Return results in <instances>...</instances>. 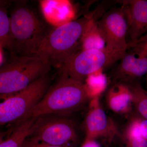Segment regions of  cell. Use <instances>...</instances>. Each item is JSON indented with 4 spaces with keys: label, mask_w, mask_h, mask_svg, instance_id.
<instances>
[{
    "label": "cell",
    "mask_w": 147,
    "mask_h": 147,
    "mask_svg": "<svg viewBox=\"0 0 147 147\" xmlns=\"http://www.w3.org/2000/svg\"><path fill=\"white\" fill-rule=\"evenodd\" d=\"M79 147H102L97 139L85 138L84 142Z\"/></svg>",
    "instance_id": "cell-23"
},
{
    "label": "cell",
    "mask_w": 147,
    "mask_h": 147,
    "mask_svg": "<svg viewBox=\"0 0 147 147\" xmlns=\"http://www.w3.org/2000/svg\"><path fill=\"white\" fill-rule=\"evenodd\" d=\"M126 52L102 50H79L60 67L61 74L82 83L88 76L120 60Z\"/></svg>",
    "instance_id": "cell-6"
},
{
    "label": "cell",
    "mask_w": 147,
    "mask_h": 147,
    "mask_svg": "<svg viewBox=\"0 0 147 147\" xmlns=\"http://www.w3.org/2000/svg\"><path fill=\"white\" fill-rule=\"evenodd\" d=\"M133 117L137 123L140 134L147 141V120L142 118L137 114Z\"/></svg>",
    "instance_id": "cell-20"
},
{
    "label": "cell",
    "mask_w": 147,
    "mask_h": 147,
    "mask_svg": "<svg viewBox=\"0 0 147 147\" xmlns=\"http://www.w3.org/2000/svg\"><path fill=\"white\" fill-rule=\"evenodd\" d=\"M2 56L1 54V51H0V62H1V61Z\"/></svg>",
    "instance_id": "cell-26"
},
{
    "label": "cell",
    "mask_w": 147,
    "mask_h": 147,
    "mask_svg": "<svg viewBox=\"0 0 147 147\" xmlns=\"http://www.w3.org/2000/svg\"><path fill=\"white\" fill-rule=\"evenodd\" d=\"M28 137L62 147H75L79 140L74 123L59 115L35 118Z\"/></svg>",
    "instance_id": "cell-7"
},
{
    "label": "cell",
    "mask_w": 147,
    "mask_h": 147,
    "mask_svg": "<svg viewBox=\"0 0 147 147\" xmlns=\"http://www.w3.org/2000/svg\"><path fill=\"white\" fill-rule=\"evenodd\" d=\"M96 22L104 36L107 49L111 51L126 52L128 47L126 40L128 20L123 6L106 11Z\"/></svg>",
    "instance_id": "cell-8"
},
{
    "label": "cell",
    "mask_w": 147,
    "mask_h": 147,
    "mask_svg": "<svg viewBox=\"0 0 147 147\" xmlns=\"http://www.w3.org/2000/svg\"><path fill=\"white\" fill-rule=\"evenodd\" d=\"M9 17L12 56L36 55L50 32L47 26L34 11L21 2L13 5Z\"/></svg>",
    "instance_id": "cell-2"
},
{
    "label": "cell",
    "mask_w": 147,
    "mask_h": 147,
    "mask_svg": "<svg viewBox=\"0 0 147 147\" xmlns=\"http://www.w3.org/2000/svg\"><path fill=\"white\" fill-rule=\"evenodd\" d=\"M131 92L132 102L136 113L142 118L147 120V91L138 80L125 82Z\"/></svg>",
    "instance_id": "cell-16"
},
{
    "label": "cell",
    "mask_w": 147,
    "mask_h": 147,
    "mask_svg": "<svg viewBox=\"0 0 147 147\" xmlns=\"http://www.w3.org/2000/svg\"><path fill=\"white\" fill-rule=\"evenodd\" d=\"M120 61L113 74V81L117 83L138 80L147 74V56L126 52Z\"/></svg>",
    "instance_id": "cell-11"
},
{
    "label": "cell",
    "mask_w": 147,
    "mask_h": 147,
    "mask_svg": "<svg viewBox=\"0 0 147 147\" xmlns=\"http://www.w3.org/2000/svg\"><path fill=\"white\" fill-rule=\"evenodd\" d=\"M40 5L45 18L52 25L58 27L71 21L73 11L69 2L43 1Z\"/></svg>",
    "instance_id": "cell-13"
},
{
    "label": "cell",
    "mask_w": 147,
    "mask_h": 147,
    "mask_svg": "<svg viewBox=\"0 0 147 147\" xmlns=\"http://www.w3.org/2000/svg\"><path fill=\"white\" fill-rule=\"evenodd\" d=\"M106 102L108 108L117 114L130 113L133 105L131 92L125 83L118 82L107 92Z\"/></svg>",
    "instance_id": "cell-12"
},
{
    "label": "cell",
    "mask_w": 147,
    "mask_h": 147,
    "mask_svg": "<svg viewBox=\"0 0 147 147\" xmlns=\"http://www.w3.org/2000/svg\"><path fill=\"white\" fill-rule=\"evenodd\" d=\"M102 70L96 71L88 76L84 84L91 99L99 97V94L105 89L107 85L106 76Z\"/></svg>",
    "instance_id": "cell-19"
},
{
    "label": "cell",
    "mask_w": 147,
    "mask_h": 147,
    "mask_svg": "<svg viewBox=\"0 0 147 147\" xmlns=\"http://www.w3.org/2000/svg\"><path fill=\"white\" fill-rule=\"evenodd\" d=\"M90 99L84 83L61 74L59 81L48 89L23 119L71 113L82 108Z\"/></svg>",
    "instance_id": "cell-1"
},
{
    "label": "cell",
    "mask_w": 147,
    "mask_h": 147,
    "mask_svg": "<svg viewBox=\"0 0 147 147\" xmlns=\"http://www.w3.org/2000/svg\"><path fill=\"white\" fill-rule=\"evenodd\" d=\"M146 84L147 86V74H146Z\"/></svg>",
    "instance_id": "cell-27"
},
{
    "label": "cell",
    "mask_w": 147,
    "mask_h": 147,
    "mask_svg": "<svg viewBox=\"0 0 147 147\" xmlns=\"http://www.w3.org/2000/svg\"><path fill=\"white\" fill-rule=\"evenodd\" d=\"M21 147H62L53 146L28 137Z\"/></svg>",
    "instance_id": "cell-21"
},
{
    "label": "cell",
    "mask_w": 147,
    "mask_h": 147,
    "mask_svg": "<svg viewBox=\"0 0 147 147\" xmlns=\"http://www.w3.org/2000/svg\"><path fill=\"white\" fill-rule=\"evenodd\" d=\"M128 20V34L132 42L147 33V0L120 1Z\"/></svg>",
    "instance_id": "cell-10"
},
{
    "label": "cell",
    "mask_w": 147,
    "mask_h": 147,
    "mask_svg": "<svg viewBox=\"0 0 147 147\" xmlns=\"http://www.w3.org/2000/svg\"><path fill=\"white\" fill-rule=\"evenodd\" d=\"M50 82L47 74L21 91L0 96V126L23 120L45 95Z\"/></svg>",
    "instance_id": "cell-5"
},
{
    "label": "cell",
    "mask_w": 147,
    "mask_h": 147,
    "mask_svg": "<svg viewBox=\"0 0 147 147\" xmlns=\"http://www.w3.org/2000/svg\"><path fill=\"white\" fill-rule=\"evenodd\" d=\"M52 66L49 61L37 55L12 56L0 67V96L21 91L48 74Z\"/></svg>",
    "instance_id": "cell-4"
},
{
    "label": "cell",
    "mask_w": 147,
    "mask_h": 147,
    "mask_svg": "<svg viewBox=\"0 0 147 147\" xmlns=\"http://www.w3.org/2000/svg\"><path fill=\"white\" fill-rule=\"evenodd\" d=\"M133 52L137 55L147 56V45L140 47L132 48Z\"/></svg>",
    "instance_id": "cell-24"
},
{
    "label": "cell",
    "mask_w": 147,
    "mask_h": 147,
    "mask_svg": "<svg viewBox=\"0 0 147 147\" xmlns=\"http://www.w3.org/2000/svg\"><path fill=\"white\" fill-rule=\"evenodd\" d=\"M34 119L30 118L19 121L9 137L0 144V147H21L30 135Z\"/></svg>",
    "instance_id": "cell-15"
},
{
    "label": "cell",
    "mask_w": 147,
    "mask_h": 147,
    "mask_svg": "<svg viewBox=\"0 0 147 147\" xmlns=\"http://www.w3.org/2000/svg\"><path fill=\"white\" fill-rule=\"evenodd\" d=\"M118 136L120 138L123 147H147V141L140 134L133 117Z\"/></svg>",
    "instance_id": "cell-17"
},
{
    "label": "cell",
    "mask_w": 147,
    "mask_h": 147,
    "mask_svg": "<svg viewBox=\"0 0 147 147\" xmlns=\"http://www.w3.org/2000/svg\"><path fill=\"white\" fill-rule=\"evenodd\" d=\"M6 132L0 130V144L4 140V137H5Z\"/></svg>",
    "instance_id": "cell-25"
},
{
    "label": "cell",
    "mask_w": 147,
    "mask_h": 147,
    "mask_svg": "<svg viewBox=\"0 0 147 147\" xmlns=\"http://www.w3.org/2000/svg\"><path fill=\"white\" fill-rule=\"evenodd\" d=\"M84 126L85 138L104 139L109 143L118 137L119 133L115 122L101 107L98 96L91 99Z\"/></svg>",
    "instance_id": "cell-9"
},
{
    "label": "cell",
    "mask_w": 147,
    "mask_h": 147,
    "mask_svg": "<svg viewBox=\"0 0 147 147\" xmlns=\"http://www.w3.org/2000/svg\"><path fill=\"white\" fill-rule=\"evenodd\" d=\"M128 48L140 47L147 45V33L146 34L139 38L135 42H128L127 43Z\"/></svg>",
    "instance_id": "cell-22"
},
{
    "label": "cell",
    "mask_w": 147,
    "mask_h": 147,
    "mask_svg": "<svg viewBox=\"0 0 147 147\" xmlns=\"http://www.w3.org/2000/svg\"><path fill=\"white\" fill-rule=\"evenodd\" d=\"M94 19L92 16H84L53 29L43 40L36 55L47 60L52 65L61 67L80 49L81 38Z\"/></svg>",
    "instance_id": "cell-3"
},
{
    "label": "cell",
    "mask_w": 147,
    "mask_h": 147,
    "mask_svg": "<svg viewBox=\"0 0 147 147\" xmlns=\"http://www.w3.org/2000/svg\"><path fill=\"white\" fill-rule=\"evenodd\" d=\"M7 4L0 1V47L4 48L11 54L12 43L10 33V20Z\"/></svg>",
    "instance_id": "cell-18"
},
{
    "label": "cell",
    "mask_w": 147,
    "mask_h": 147,
    "mask_svg": "<svg viewBox=\"0 0 147 147\" xmlns=\"http://www.w3.org/2000/svg\"><path fill=\"white\" fill-rule=\"evenodd\" d=\"M105 47L104 36L94 19L90 22L81 38L80 50H102Z\"/></svg>",
    "instance_id": "cell-14"
}]
</instances>
